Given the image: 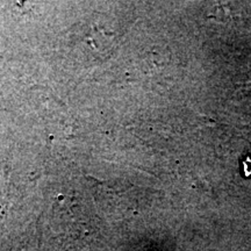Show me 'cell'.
<instances>
[{
    "label": "cell",
    "instance_id": "6da1fadb",
    "mask_svg": "<svg viewBox=\"0 0 251 251\" xmlns=\"http://www.w3.org/2000/svg\"><path fill=\"white\" fill-rule=\"evenodd\" d=\"M242 170L244 177H251V156H248L242 162Z\"/></svg>",
    "mask_w": 251,
    "mask_h": 251
}]
</instances>
